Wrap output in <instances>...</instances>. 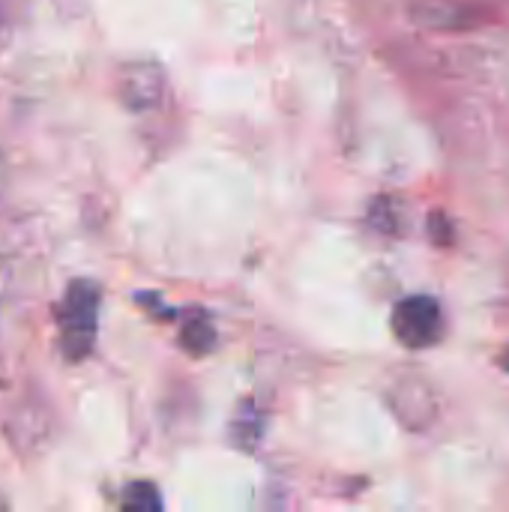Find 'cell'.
Instances as JSON below:
<instances>
[{"mask_svg": "<svg viewBox=\"0 0 509 512\" xmlns=\"http://www.w3.org/2000/svg\"><path fill=\"white\" fill-rule=\"evenodd\" d=\"M99 321V288L87 279L69 285L60 306V345L66 360H84L96 342Z\"/></svg>", "mask_w": 509, "mask_h": 512, "instance_id": "cell-1", "label": "cell"}, {"mask_svg": "<svg viewBox=\"0 0 509 512\" xmlns=\"http://www.w3.org/2000/svg\"><path fill=\"white\" fill-rule=\"evenodd\" d=\"M447 333V318L444 306L429 297V294H411L396 303L393 309V336L411 348V351H426L435 348Z\"/></svg>", "mask_w": 509, "mask_h": 512, "instance_id": "cell-2", "label": "cell"}, {"mask_svg": "<svg viewBox=\"0 0 509 512\" xmlns=\"http://www.w3.org/2000/svg\"><path fill=\"white\" fill-rule=\"evenodd\" d=\"M180 339H183V345L192 351V354H207L210 348H213V342H216V330H213V324L207 321V315H192L186 324H183V333H180Z\"/></svg>", "mask_w": 509, "mask_h": 512, "instance_id": "cell-3", "label": "cell"}, {"mask_svg": "<svg viewBox=\"0 0 509 512\" xmlns=\"http://www.w3.org/2000/svg\"><path fill=\"white\" fill-rule=\"evenodd\" d=\"M123 507L126 510H138V512H156L162 510V498H159V492L150 486V483H135V486H129L126 489V495H123Z\"/></svg>", "mask_w": 509, "mask_h": 512, "instance_id": "cell-4", "label": "cell"}, {"mask_svg": "<svg viewBox=\"0 0 509 512\" xmlns=\"http://www.w3.org/2000/svg\"><path fill=\"white\" fill-rule=\"evenodd\" d=\"M498 366H501V372H507L509 375V345L501 351V357H498Z\"/></svg>", "mask_w": 509, "mask_h": 512, "instance_id": "cell-5", "label": "cell"}]
</instances>
